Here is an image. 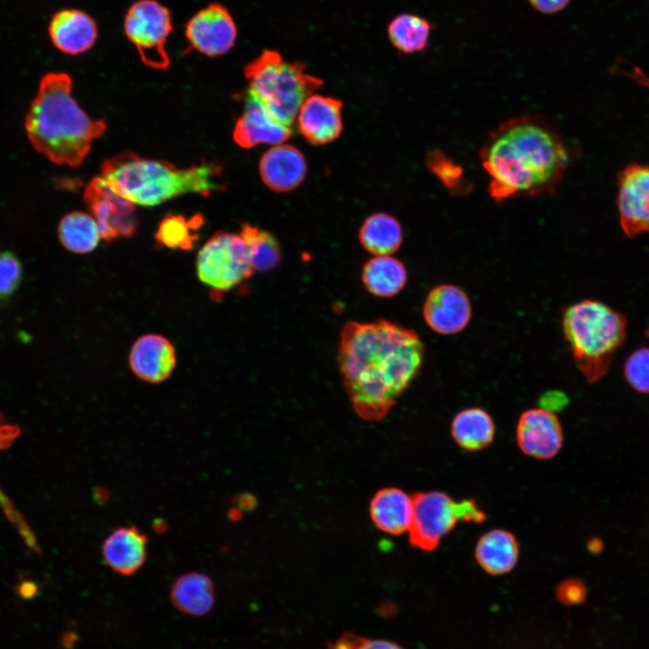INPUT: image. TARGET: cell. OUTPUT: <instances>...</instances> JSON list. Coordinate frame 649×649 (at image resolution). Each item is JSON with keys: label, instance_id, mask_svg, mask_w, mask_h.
<instances>
[{"label": "cell", "instance_id": "obj_4", "mask_svg": "<svg viewBox=\"0 0 649 649\" xmlns=\"http://www.w3.org/2000/svg\"><path fill=\"white\" fill-rule=\"evenodd\" d=\"M100 177L114 192L144 206L160 205L188 193L209 197L224 187L223 169L216 162L203 161L178 169L130 151L105 160Z\"/></svg>", "mask_w": 649, "mask_h": 649}, {"label": "cell", "instance_id": "obj_31", "mask_svg": "<svg viewBox=\"0 0 649 649\" xmlns=\"http://www.w3.org/2000/svg\"><path fill=\"white\" fill-rule=\"evenodd\" d=\"M628 384L640 393L649 394V348L641 347L632 352L624 365Z\"/></svg>", "mask_w": 649, "mask_h": 649}, {"label": "cell", "instance_id": "obj_35", "mask_svg": "<svg viewBox=\"0 0 649 649\" xmlns=\"http://www.w3.org/2000/svg\"><path fill=\"white\" fill-rule=\"evenodd\" d=\"M587 590L582 581L571 579L563 581L557 589V598L567 605L582 602L586 598Z\"/></svg>", "mask_w": 649, "mask_h": 649}, {"label": "cell", "instance_id": "obj_11", "mask_svg": "<svg viewBox=\"0 0 649 649\" xmlns=\"http://www.w3.org/2000/svg\"><path fill=\"white\" fill-rule=\"evenodd\" d=\"M619 223L628 237L649 233V166L626 165L617 176Z\"/></svg>", "mask_w": 649, "mask_h": 649}, {"label": "cell", "instance_id": "obj_21", "mask_svg": "<svg viewBox=\"0 0 649 649\" xmlns=\"http://www.w3.org/2000/svg\"><path fill=\"white\" fill-rule=\"evenodd\" d=\"M413 513V498L398 488L379 490L370 505L374 525L382 532L401 535L408 531Z\"/></svg>", "mask_w": 649, "mask_h": 649}, {"label": "cell", "instance_id": "obj_32", "mask_svg": "<svg viewBox=\"0 0 649 649\" xmlns=\"http://www.w3.org/2000/svg\"><path fill=\"white\" fill-rule=\"evenodd\" d=\"M426 164L449 189L458 192L468 188L461 167L446 159L440 151L431 152L427 156Z\"/></svg>", "mask_w": 649, "mask_h": 649}, {"label": "cell", "instance_id": "obj_26", "mask_svg": "<svg viewBox=\"0 0 649 649\" xmlns=\"http://www.w3.org/2000/svg\"><path fill=\"white\" fill-rule=\"evenodd\" d=\"M451 433L459 446L479 451L490 444L495 434L491 416L483 409L471 407L462 410L452 419Z\"/></svg>", "mask_w": 649, "mask_h": 649}, {"label": "cell", "instance_id": "obj_28", "mask_svg": "<svg viewBox=\"0 0 649 649\" xmlns=\"http://www.w3.org/2000/svg\"><path fill=\"white\" fill-rule=\"evenodd\" d=\"M387 32L390 42L398 50L410 54L426 47L431 25L419 15L401 14L390 21Z\"/></svg>", "mask_w": 649, "mask_h": 649}, {"label": "cell", "instance_id": "obj_12", "mask_svg": "<svg viewBox=\"0 0 649 649\" xmlns=\"http://www.w3.org/2000/svg\"><path fill=\"white\" fill-rule=\"evenodd\" d=\"M185 35L197 51L210 57L223 55L234 45L237 28L231 14L219 4H210L187 22Z\"/></svg>", "mask_w": 649, "mask_h": 649}, {"label": "cell", "instance_id": "obj_24", "mask_svg": "<svg viewBox=\"0 0 649 649\" xmlns=\"http://www.w3.org/2000/svg\"><path fill=\"white\" fill-rule=\"evenodd\" d=\"M407 279L404 264L390 255L373 257L363 265L361 272L366 289L379 297H391L399 293Z\"/></svg>", "mask_w": 649, "mask_h": 649}, {"label": "cell", "instance_id": "obj_1", "mask_svg": "<svg viewBox=\"0 0 649 649\" xmlns=\"http://www.w3.org/2000/svg\"><path fill=\"white\" fill-rule=\"evenodd\" d=\"M424 353L417 334L398 324L347 322L341 331L338 364L357 415L368 421L384 418L417 376Z\"/></svg>", "mask_w": 649, "mask_h": 649}, {"label": "cell", "instance_id": "obj_37", "mask_svg": "<svg viewBox=\"0 0 649 649\" xmlns=\"http://www.w3.org/2000/svg\"><path fill=\"white\" fill-rule=\"evenodd\" d=\"M531 5L544 14H554L562 10L570 0H528Z\"/></svg>", "mask_w": 649, "mask_h": 649}, {"label": "cell", "instance_id": "obj_10", "mask_svg": "<svg viewBox=\"0 0 649 649\" xmlns=\"http://www.w3.org/2000/svg\"><path fill=\"white\" fill-rule=\"evenodd\" d=\"M84 199L97 224L101 239L110 242L133 234L137 225L135 205L114 192L101 177L87 185Z\"/></svg>", "mask_w": 649, "mask_h": 649}, {"label": "cell", "instance_id": "obj_13", "mask_svg": "<svg viewBox=\"0 0 649 649\" xmlns=\"http://www.w3.org/2000/svg\"><path fill=\"white\" fill-rule=\"evenodd\" d=\"M516 441L528 456L547 460L557 454L562 444V430L556 416L544 408L525 411L516 426Z\"/></svg>", "mask_w": 649, "mask_h": 649}, {"label": "cell", "instance_id": "obj_34", "mask_svg": "<svg viewBox=\"0 0 649 649\" xmlns=\"http://www.w3.org/2000/svg\"><path fill=\"white\" fill-rule=\"evenodd\" d=\"M330 649H403L398 644L382 639H370L356 635H343Z\"/></svg>", "mask_w": 649, "mask_h": 649}, {"label": "cell", "instance_id": "obj_15", "mask_svg": "<svg viewBox=\"0 0 649 649\" xmlns=\"http://www.w3.org/2000/svg\"><path fill=\"white\" fill-rule=\"evenodd\" d=\"M423 314L431 329L442 334H452L468 324L471 307L467 295L461 288L443 284L429 292Z\"/></svg>", "mask_w": 649, "mask_h": 649}, {"label": "cell", "instance_id": "obj_29", "mask_svg": "<svg viewBox=\"0 0 649 649\" xmlns=\"http://www.w3.org/2000/svg\"><path fill=\"white\" fill-rule=\"evenodd\" d=\"M247 253L255 271H268L280 261L279 244L267 230L249 224H242L240 231Z\"/></svg>", "mask_w": 649, "mask_h": 649}, {"label": "cell", "instance_id": "obj_14", "mask_svg": "<svg viewBox=\"0 0 649 649\" xmlns=\"http://www.w3.org/2000/svg\"><path fill=\"white\" fill-rule=\"evenodd\" d=\"M342 109L341 100L315 93L299 108L296 118L297 129L311 144L330 143L342 133Z\"/></svg>", "mask_w": 649, "mask_h": 649}, {"label": "cell", "instance_id": "obj_22", "mask_svg": "<svg viewBox=\"0 0 649 649\" xmlns=\"http://www.w3.org/2000/svg\"><path fill=\"white\" fill-rule=\"evenodd\" d=\"M519 547L515 535L504 529L485 533L478 541L475 558L480 566L493 575L510 571L517 562Z\"/></svg>", "mask_w": 649, "mask_h": 649}, {"label": "cell", "instance_id": "obj_16", "mask_svg": "<svg viewBox=\"0 0 649 649\" xmlns=\"http://www.w3.org/2000/svg\"><path fill=\"white\" fill-rule=\"evenodd\" d=\"M128 362L133 373L140 379L160 383L171 375L176 367V350L163 335L143 334L133 343Z\"/></svg>", "mask_w": 649, "mask_h": 649}, {"label": "cell", "instance_id": "obj_30", "mask_svg": "<svg viewBox=\"0 0 649 649\" xmlns=\"http://www.w3.org/2000/svg\"><path fill=\"white\" fill-rule=\"evenodd\" d=\"M203 224L201 215L186 218L180 215L164 217L155 233L158 244L169 249L190 251L198 240V230Z\"/></svg>", "mask_w": 649, "mask_h": 649}, {"label": "cell", "instance_id": "obj_18", "mask_svg": "<svg viewBox=\"0 0 649 649\" xmlns=\"http://www.w3.org/2000/svg\"><path fill=\"white\" fill-rule=\"evenodd\" d=\"M260 176L275 192H288L297 187L306 174V161L297 147L281 143L269 149L261 158Z\"/></svg>", "mask_w": 649, "mask_h": 649}, {"label": "cell", "instance_id": "obj_23", "mask_svg": "<svg viewBox=\"0 0 649 649\" xmlns=\"http://www.w3.org/2000/svg\"><path fill=\"white\" fill-rule=\"evenodd\" d=\"M173 606L180 612L193 617H201L215 604V589L211 579L197 571L179 576L170 590Z\"/></svg>", "mask_w": 649, "mask_h": 649}, {"label": "cell", "instance_id": "obj_9", "mask_svg": "<svg viewBox=\"0 0 649 649\" xmlns=\"http://www.w3.org/2000/svg\"><path fill=\"white\" fill-rule=\"evenodd\" d=\"M412 498L409 542L414 547L431 552L460 521L457 502L441 491L419 492Z\"/></svg>", "mask_w": 649, "mask_h": 649}, {"label": "cell", "instance_id": "obj_17", "mask_svg": "<svg viewBox=\"0 0 649 649\" xmlns=\"http://www.w3.org/2000/svg\"><path fill=\"white\" fill-rule=\"evenodd\" d=\"M292 134V128L276 119L250 95L246 96V108L235 123L233 137L242 148L260 144L284 143Z\"/></svg>", "mask_w": 649, "mask_h": 649}, {"label": "cell", "instance_id": "obj_5", "mask_svg": "<svg viewBox=\"0 0 649 649\" xmlns=\"http://www.w3.org/2000/svg\"><path fill=\"white\" fill-rule=\"evenodd\" d=\"M626 326L624 315L597 300L584 299L566 308L563 333L578 369L589 382L608 372L614 353L626 340Z\"/></svg>", "mask_w": 649, "mask_h": 649}, {"label": "cell", "instance_id": "obj_3", "mask_svg": "<svg viewBox=\"0 0 649 649\" xmlns=\"http://www.w3.org/2000/svg\"><path fill=\"white\" fill-rule=\"evenodd\" d=\"M70 77L45 74L26 114L24 128L34 149L58 165L82 164L93 142L106 130L102 120L91 119L78 105Z\"/></svg>", "mask_w": 649, "mask_h": 649}, {"label": "cell", "instance_id": "obj_8", "mask_svg": "<svg viewBox=\"0 0 649 649\" xmlns=\"http://www.w3.org/2000/svg\"><path fill=\"white\" fill-rule=\"evenodd\" d=\"M123 27L145 65L157 69L169 66L165 46L172 23L170 13L164 5L155 0L135 2L125 15Z\"/></svg>", "mask_w": 649, "mask_h": 649}, {"label": "cell", "instance_id": "obj_38", "mask_svg": "<svg viewBox=\"0 0 649 649\" xmlns=\"http://www.w3.org/2000/svg\"><path fill=\"white\" fill-rule=\"evenodd\" d=\"M18 434V427L6 424L0 414V450L7 448Z\"/></svg>", "mask_w": 649, "mask_h": 649}, {"label": "cell", "instance_id": "obj_33", "mask_svg": "<svg viewBox=\"0 0 649 649\" xmlns=\"http://www.w3.org/2000/svg\"><path fill=\"white\" fill-rule=\"evenodd\" d=\"M23 279V265L10 251H0V301H5L18 289Z\"/></svg>", "mask_w": 649, "mask_h": 649}, {"label": "cell", "instance_id": "obj_6", "mask_svg": "<svg viewBox=\"0 0 649 649\" xmlns=\"http://www.w3.org/2000/svg\"><path fill=\"white\" fill-rule=\"evenodd\" d=\"M244 76L249 82L248 95L291 128L304 101L324 84L306 72L305 64L286 61L274 50H264L248 63Z\"/></svg>", "mask_w": 649, "mask_h": 649}, {"label": "cell", "instance_id": "obj_19", "mask_svg": "<svg viewBox=\"0 0 649 649\" xmlns=\"http://www.w3.org/2000/svg\"><path fill=\"white\" fill-rule=\"evenodd\" d=\"M49 34L59 50L69 55H78L94 45L97 27L93 18L85 12L63 9L51 17Z\"/></svg>", "mask_w": 649, "mask_h": 649}, {"label": "cell", "instance_id": "obj_7", "mask_svg": "<svg viewBox=\"0 0 649 649\" xmlns=\"http://www.w3.org/2000/svg\"><path fill=\"white\" fill-rule=\"evenodd\" d=\"M196 270L198 279L215 293L231 290L255 272L240 234L223 231L215 233L199 250Z\"/></svg>", "mask_w": 649, "mask_h": 649}, {"label": "cell", "instance_id": "obj_39", "mask_svg": "<svg viewBox=\"0 0 649 649\" xmlns=\"http://www.w3.org/2000/svg\"><path fill=\"white\" fill-rule=\"evenodd\" d=\"M603 542L599 538H592L588 543V549L592 553H599L603 550Z\"/></svg>", "mask_w": 649, "mask_h": 649}, {"label": "cell", "instance_id": "obj_36", "mask_svg": "<svg viewBox=\"0 0 649 649\" xmlns=\"http://www.w3.org/2000/svg\"><path fill=\"white\" fill-rule=\"evenodd\" d=\"M457 509L460 520L480 523L485 519L484 512L473 499H463L457 502Z\"/></svg>", "mask_w": 649, "mask_h": 649}, {"label": "cell", "instance_id": "obj_25", "mask_svg": "<svg viewBox=\"0 0 649 649\" xmlns=\"http://www.w3.org/2000/svg\"><path fill=\"white\" fill-rule=\"evenodd\" d=\"M359 239L362 247L375 256L394 253L401 246L403 232L399 222L392 215L376 213L362 223Z\"/></svg>", "mask_w": 649, "mask_h": 649}, {"label": "cell", "instance_id": "obj_27", "mask_svg": "<svg viewBox=\"0 0 649 649\" xmlns=\"http://www.w3.org/2000/svg\"><path fill=\"white\" fill-rule=\"evenodd\" d=\"M61 244L69 251L86 254L93 251L101 240L95 218L84 212H71L62 217L58 226Z\"/></svg>", "mask_w": 649, "mask_h": 649}, {"label": "cell", "instance_id": "obj_2", "mask_svg": "<svg viewBox=\"0 0 649 649\" xmlns=\"http://www.w3.org/2000/svg\"><path fill=\"white\" fill-rule=\"evenodd\" d=\"M562 139L545 123L512 119L495 131L481 151L489 194L498 201L554 187L569 163Z\"/></svg>", "mask_w": 649, "mask_h": 649}, {"label": "cell", "instance_id": "obj_20", "mask_svg": "<svg viewBox=\"0 0 649 649\" xmlns=\"http://www.w3.org/2000/svg\"><path fill=\"white\" fill-rule=\"evenodd\" d=\"M147 537L135 526L114 530L104 541L102 554L106 564L122 575H132L144 564Z\"/></svg>", "mask_w": 649, "mask_h": 649}]
</instances>
